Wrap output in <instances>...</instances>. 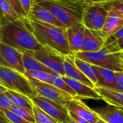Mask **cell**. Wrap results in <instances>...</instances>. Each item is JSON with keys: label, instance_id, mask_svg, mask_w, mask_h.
Here are the masks:
<instances>
[{"label": "cell", "instance_id": "obj_7", "mask_svg": "<svg viewBox=\"0 0 123 123\" xmlns=\"http://www.w3.org/2000/svg\"><path fill=\"white\" fill-rule=\"evenodd\" d=\"M29 80L39 96L43 97L59 105L66 107L71 100L75 98L50 84L41 82L32 79H29Z\"/></svg>", "mask_w": 123, "mask_h": 123}, {"label": "cell", "instance_id": "obj_15", "mask_svg": "<svg viewBox=\"0 0 123 123\" xmlns=\"http://www.w3.org/2000/svg\"><path fill=\"white\" fill-rule=\"evenodd\" d=\"M63 79L74 91L78 99H92L95 100L101 99L99 95L94 88L66 76H63Z\"/></svg>", "mask_w": 123, "mask_h": 123}, {"label": "cell", "instance_id": "obj_17", "mask_svg": "<svg viewBox=\"0 0 123 123\" xmlns=\"http://www.w3.org/2000/svg\"><path fill=\"white\" fill-rule=\"evenodd\" d=\"M99 117L107 123H123V110L111 105L94 110Z\"/></svg>", "mask_w": 123, "mask_h": 123}, {"label": "cell", "instance_id": "obj_37", "mask_svg": "<svg viewBox=\"0 0 123 123\" xmlns=\"http://www.w3.org/2000/svg\"><path fill=\"white\" fill-rule=\"evenodd\" d=\"M110 0H85V1L88 4H103Z\"/></svg>", "mask_w": 123, "mask_h": 123}, {"label": "cell", "instance_id": "obj_36", "mask_svg": "<svg viewBox=\"0 0 123 123\" xmlns=\"http://www.w3.org/2000/svg\"><path fill=\"white\" fill-rule=\"evenodd\" d=\"M111 37H112L115 40H119V39H121V38H123V25L120 27V29L116 32V33H115L112 36H111Z\"/></svg>", "mask_w": 123, "mask_h": 123}, {"label": "cell", "instance_id": "obj_34", "mask_svg": "<svg viewBox=\"0 0 123 123\" xmlns=\"http://www.w3.org/2000/svg\"><path fill=\"white\" fill-rule=\"evenodd\" d=\"M20 2H21V4L24 9L25 12H26V14L28 16L32 9V6H33L32 0H20Z\"/></svg>", "mask_w": 123, "mask_h": 123}, {"label": "cell", "instance_id": "obj_18", "mask_svg": "<svg viewBox=\"0 0 123 123\" xmlns=\"http://www.w3.org/2000/svg\"><path fill=\"white\" fill-rule=\"evenodd\" d=\"M94 67L98 80L95 86H101L115 90L116 85L115 71L97 66H94Z\"/></svg>", "mask_w": 123, "mask_h": 123}, {"label": "cell", "instance_id": "obj_31", "mask_svg": "<svg viewBox=\"0 0 123 123\" xmlns=\"http://www.w3.org/2000/svg\"><path fill=\"white\" fill-rule=\"evenodd\" d=\"M4 113L5 114L9 123H32L29 121H27L26 120L23 119L19 115H16L11 110H6L4 112Z\"/></svg>", "mask_w": 123, "mask_h": 123}, {"label": "cell", "instance_id": "obj_4", "mask_svg": "<svg viewBox=\"0 0 123 123\" xmlns=\"http://www.w3.org/2000/svg\"><path fill=\"white\" fill-rule=\"evenodd\" d=\"M38 4L49 10L64 25L66 28H68L82 23L83 12L89 4L86 2L48 0Z\"/></svg>", "mask_w": 123, "mask_h": 123}, {"label": "cell", "instance_id": "obj_33", "mask_svg": "<svg viewBox=\"0 0 123 123\" xmlns=\"http://www.w3.org/2000/svg\"><path fill=\"white\" fill-rule=\"evenodd\" d=\"M116 85L115 91L123 92V71H115Z\"/></svg>", "mask_w": 123, "mask_h": 123}, {"label": "cell", "instance_id": "obj_28", "mask_svg": "<svg viewBox=\"0 0 123 123\" xmlns=\"http://www.w3.org/2000/svg\"><path fill=\"white\" fill-rule=\"evenodd\" d=\"M10 110L16 115H19V117H22L23 119L26 120L27 121H29L32 123H35L32 110L17 106H12Z\"/></svg>", "mask_w": 123, "mask_h": 123}, {"label": "cell", "instance_id": "obj_21", "mask_svg": "<svg viewBox=\"0 0 123 123\" xmlns=\"http://www.w3.org/2000/svg\"><path fill=\"white\" fill-rule=\"evenodd\" d=\"M74 63L76 67L92 81V83L94 85L97 83V76L96 69L94 65L76 57L74 55Z\"/></svg>", "mask_w": 123, "mask_h": 123}, {"label": "cell", "instance_id": "obj_11", "mask_svg": "<svg viewBox=\"0 0 123 123\" xmlns=\"http://www.w3.org/2000/svg\"><path fill=\"white\" fill-rule=\"evenodd\" d=\"M66 107L68 111L75 113L90 123H96L99 120L98 115L94 110L89 108L81 99L74 98L66 105Z\"/></svg>", "mask_w": 123, "mask_h": 123}, {"label": "cell", "instance_id": "obj_16", "mask_svg": "<svg viewBox=\"0 0 123 123\" xmlns=\"http://www.w3.org/2000/svg\"><path fill=\"white\" fill-rule=\"evenodd\" d=\"M94 89L107 104L123 110V92L101 86H94Z\"/></svg>", "mask_w": 123, "mask_h": 123}, {"label": "cell", "instance_id": "obj_6", "mask_svg": "<svg viewBox=\"0 0 123 123\" xmlns=\"http://www.w3.org/2000/svg\"><path fill=\"white\" fill-rule=\"evenodd\" d=\"M35 58L44 66L63 76H65L63 63L65 55L48 46H43L40 49L34 50Z\"/></svg>", "mask_w": 123, "mask_h": 123}, {"label": "cell", "instance_id": "obj_5", "mask_svg": "<svg viewBox=\"0 0 123 123\" xmlns=\"http://www.w3.org/2000/svg\"><path fill=\"white\" fill-rule=\"evenodd\" d=\"M0 84L8 90L21 93L30 99L38 95L24 74L9 68L0 66Z\"/></svg>", "mask_w": 123, "mask_h": 123}, {"label": "cell", "instance_id": "obj_19", "mask_svg": "<svg viewBox=\"0 0 123 123\" xmlns=\"http://www.w3.org/2000/svg\"><path fill=\"white\" fill-rule=\"evenodd\" d=\"M22 63L25 71H38L49 74L53 71L38 61L34 56V50H27L22 53Z\"/></svg>", "mask_w": 123, "mask_h": 123}, {"label": "cell", "instance_id": "obj_27", "mask_svg": "<svg viewBox=\"0 0 123 123\" xmlns=\"http://www.w3.org/2000/svg\"><path fill=\"white\" fill-rule=\"evenodd\" d=\"M32 112L34 114V117L35 123H61L55 118L52 117L37 106L33 104Z\"/></svg>", "mask_w": 123, "mask_h": 123}, {"label": "cell", "instance_id": "obj_20", "mask_svg": "<svg viewBox=\"0 0 123 123\" xmlns=\"http://www.w3.org/2000/svg\"><path fill=\"white\" fill-rule=\"evenodd\" d=\"M123 25V19L114 14L108 13L105 25L101 31L104 36L106 38H108L116 33Z\"/></svg>", "mask_w": 123, "mask_h": 123}, {"label": "cell", "instance_id": "obj_42", "mask_svg": "<svg viewBox=\"0 0 123 123\" xmlns=\"http://www.w3.org/2000/svg\"><path fill=\"white\" fill-rule=\"evenodd\" d=\"M47 1H48V0H32L33 4H40V3H43V2H45Z\"/></svg>", "mask_w": 123, "mask_h": 123}, {"label": "cell", "instance_id": "obj_29", "mask_svg": "<svg viewBox=\"0 0 123 123\" xmlns=\"http://www.w3.org/2000/svg\"><path fill=\"white\" fill-rule=\"evenodd\" d=\"M25 76L28 79H35L44 83H50V74L44 72V71H25Z\"/></svg>", "mask_w": 123, "mask_h": 123}, {"label": "cell", "instance_id": "obj_43", "mask_svg": "<svg viewBox=\"0 0 123 123\" xmlns=\"http://www.w3.org/2000/svg\"><path fill=\"white\" fill-rule=\"evenodd\" d=\"M65 1H72V2H86L85 0H61Z\"/></svg>", "mask_w": 123, "mask_h": 123}, {"label": "cell", "instance_id": "obj_39", "mask_svg": "<svg viewBox=\"0 0 123 123\" xmlns=\"http://www.w3.org/2000/svg\"><path fill=\"white\" fill-rule=\"evenodd\" d=\"M117 45L120 48V49L122 51H123V37L121 39L117 40Z\"/></svg>", "mask_w": 123, "mask_h": 123}, {"label": "cell", "instance_id": "obj_38", "mask_svg": "<svg viewBox=\"0 0 123 123\" xmlns=\"http://www.w3.org/2000/svg\"><path fill=\"white\" fill-rule=\"evenodd\" d=\"M0 123H9L5 114L0 110Z\"/></svg>", "mask_w": 123, "mask_h": 123}, {"label": "cell", "instance_id": "obj_14", "mask_svg": "<svg viewBox=\"0 0 123 123\" xmlns=\"http://www.w3.org/2000/svg\"><path fill=\"white\" fill-rule=\"evenodd\" d=\"M28 17L30 18L35 19L42 22L66 28L64 25L58 18H56V17H55L49 10L38 4H33V6Z\"/></svg>", "mask_w": 123, "mask_h": 123}, {"label": "cell", "instance_id": "obj_44", "mask_svg": "<svg viewBox=\"0 0 123 123\" xmlns=\"http://www.w3.org/2000/svg\"><path fill=\"white\" fill-rule=\"evenodd\" d=\"M96 123H107V122H105V121H104L103 120H102V119H100V118H99V120H98V121H97Z\"/></svg>", "mask_w": 123, "mask_h": 123}, {"label": "cell", "instance_id": "obj_30", "mask_svg": "<svg viewBox=\"0 0 123 123\" xmlns=\"http://www.w3.org/2000/svg\"><path fill=\"white\" fill-rule=\"evenodd\" d=\"M6 1L19 18L28 17L21 4L20 0H6Z\"/></svg>", "mask_w": 123, "mask_h": 123}, {"label": "cell", "instance_id": "obj_35", "mask_svg": "<svg viewBox=\"0 0 123 123\" xmlns=\"http://www.w3.org/2000/svg\"><path fill=\"white\" fill-rule=\"evenodd\" d=\"M68 115L77 123H90L89 122H88L87 120H84V118H82V117L78 116V115H76L75 113H74V112H70V111H68Z\"/></svg>", "mask_w": 123, "mask_h": 123}, {"label": "cell", "instance_id": "obj_8", "mask_svg": "<svg viewBox=\"0 0 123 123\" xmlns=\"http://www.w3.org/2000/svg\"><path fill=\"white\" fill-rule=\"evenodd\" d=\"M0 66L9 68L25 74L22 53L0 42Z\"/></svg>", "mask_w": 123, "mask_h": 123}, {"label": "cell", "instance_id": "obj_12", "mask_svg": "<svg viewBox=\"0 0 123 123\" xmlns=\"http://www.w3.org/2000/svg\"><path fill=\"white\" fill-rule=\"evenodd\" d=\"M63 69H64L65 76L71 78L79 82H81L92 88H94V85L92 83V81L75 65L74 54L65 55Z\"/></svg>", "mask_w": 123, "mask_h": 123}, {"label": "cell", "instance_id": "obj_3", "mask_svg": "<svg viewBox=\"0 0 123 123\" xmlns=\"http://www.w3.org/2000/svg\"><path fill=\"white\" fill-rule=\"evenodd\" d=\"M32 33L43 46H48L64 55H71L66 28L57 27L30 18Z\"/></svg>", "mask_w": 123, "mask_h": 123}, {"label": "cell", "instance_id": "obj_25", "mask_svg": "<svg viewBox=\"0 0 123 123\" xmlns=\"http://www.w3.org/2000/svg\"><path fill=\"white\" fill-rule=\"evenodd\" d=\"M49 84H50L53 85L54 86L57 87L58 89L69 94L72 97L77 98L76 94L74 92V91L63 79V76H61L57 73H55V72L51 73L50 74V80Z\"/></svg>", "mask_w": 123, "mask_h": 123}, {"label": "cell", "instance_id": "obj_26", "mask_svg": "<svg viewBox=\"0 0 123 123\" xmlns=\"http://www.w3.org/2000/svg\"><path fill=\"white\" fill-rule=\"evenodd\" d=\"M102 5L108 13L114 14L123 19V0H110Z\"/></svg>", "mask_w": 123, "mask_h": 123}, {"label": "cell", "instance_id": "obj_23", "mask_svg": "<svg viewBox=\"0 0 123 123\" xmlns=\"http://www.w3.org/2000/svg\"><path fill=\"white\" fill-rule=\"evenodd\" d=\"M108 12L102 4H89L83 12L82 24L86 27L90 22L102 14Z\"/></svg>", "mask_w": 123, "mask_h": 123}, {"label": "cell", "instance_id": "obj_24", "mask_svg": "<svg viewBox=\"0 0 123 123\" xmlns=\"http://www.w3.org/2000/svg\"><path fill=\"white\" fill-rule=\"evenodd\" d=\"M19 18L6 0H0V27Z\"/></svg>", "mask_w": 123, "mask_h": 123}, {"label": "cell", "instance_id": "obj_1", "mask_svg": "<svg viewBox=\"0 0 123 123\" xmlns=\"http://www.w3.org/2000/svg\"><path fill=\"white\" fill-rule=\"evenodd\" d=\"M0 42L22 53L27 50H37L43 47L32 33L28 17L18 18L1 26Z\"/></svg>", "mask_w": 123, "mask_h": 123}, {"label": "cell", "instance_id": "obj_41", "mask_svg": "<svg viewBox=\"0 0 123 123\" xmlns=\"http://www.w3.org/2000/svg\"><path fill=\"white\" fill-rule=\"evenodd\" d=\"M64 123H76V121H74V120H73V119H72V118L68 115V118L67 119V120H66V121Z\"/></svg>", "mask_w": 123, "mask_h": 123}, {"label": "cell", "instance_id": "obj_2", "mask_svg": "<svg viewBox=\"0 0 123 123\" xmlns=\"http://www.w3.org/2000/svg\"><path fill=\"white\" fill-rule=\"evenodd\" d=\"M74 55L92 65L114 71H123V51L112 37H108L103 48L98 51H79Z\"/></svg>", "mask_w": 123, "mask_h": 123}, {"label": "cell", "instance_id": "obj_22", "mask_svg": "<svg viewBox=\"0 0 123 123\" xmlns=\"http://www.w3.org/2000/svg\"><path fill=\"white\" fill-rule=\"evenodd\" d=\"M5 94L9 99L13 106H17L32 110L33 103L30 97L12 90H7Z\"/></svg>", "mask_w": 123, "mask_h": 123}, {"label": "cell", "instance_id": "obj_9", "mask_svg": "<svg viewBox=\"0 0 123 123\" xmlns=\"http://www.w3.org/2000/svg\"><path fill=\"white\" fill-rule=\"evenodd\" d=\"M31 100L34 105L61 123H64L68 118V112L63 105L39 95L31 98Z\"/></svg>", "mask_w": 123, "mask_h": 123}, {"label": "cell", "instance_id": "obj_32", "mask_svg": "<svg viewBox=\"0 0 123 123\" xmlns=\"http://www.w3.org/2000/svg\"><path fill=\"white\" fill-rule=\"evenodd\" d=\"M12 106L13 105L12 102H10L5 92L0 94V110L3 112L6 110H10Z\"/></svg>", "mask_w": 123, "mask_h": 123}, {"label": "cell", "instance_id": "obj_10", "mask_svg": "<svg viewBox=\"0 0 123 123\" xmlns=\"http://www.w3.org/2000/svg\"><path fill=\"white\" fill-rule=\"evenodd\" d=\"M107 38L102 34V31L92 30L86 27L83 42L80 51L94 52L103 48Z\"/></svg>", "mask_w": 123, "mask_h": 123}, {"label": "cell", "instance_id": "obj_13", "mask_svg": "<svg viewBox=\"0 0 123 123\" xmlns=\"http://www.w3.org/2000/svg\"><path fill=\"white\" fill-rule=\"evenodd\" d=\"M85 29L86 27L82 23L66 28V35L71 54L74 55L80 51Z\"/></svg>", "mask_w": 123, "mask_h": 123}, {"label": "cell", "instance_id": "obj_40", "mask_svg": "<svg viewBox=\"0 0 123 123\" xmlns=\"http://www.w3.org/2000/svg\"><path fill=\"white\" fill-rule=\"evenodd\" d=\"M8 89L6 88H5L4 86H3L2 85L0 84V94H2V93H4L7 91Z\"/></svg>", "mask_w": 123, "mask_h": 123}]
</instances>
